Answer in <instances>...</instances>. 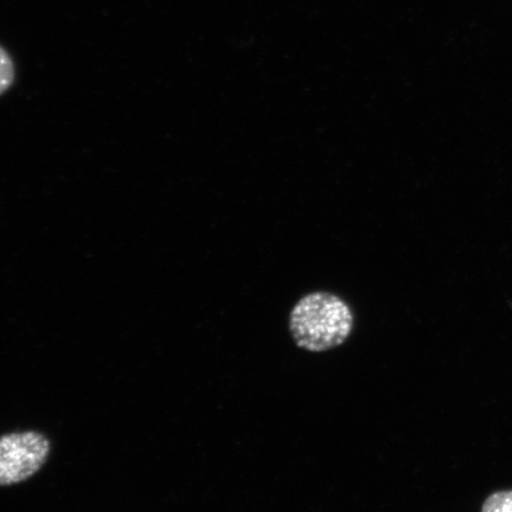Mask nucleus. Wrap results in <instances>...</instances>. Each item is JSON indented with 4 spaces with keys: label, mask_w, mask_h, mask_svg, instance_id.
Listing matches in <instances>:
<instances>
[{
    "label": "nucleus",
    "mask_w": 512,
    "mask_h": 512,
    "mask_svg": "<svg viewBox=\"0 0 512 512\" xmlns=\"http://www.w3.org/2000/svg\"><path fill=\"white\" fill-rule=\"evenodd\" d=\"M50 439L38 431L0 435V486H10L34 477L47 463Z\"/></svg>",
    "instance_id": "2"
},
{
    "label": "nucleus",
    "mask_w": 512,
    "mask_h": 512,
    "mask_svg": "<svg viewBox=\"0 0 512 512\" xmlns=\"http://www.w3.org/2000/svg\"><path fill=\"white\" fill-rule=\"evenodd\" d=\"M354 328V313L342 298L328 292L307 294L293 307L290 331L300 349L323 352L342 345Z\"/></svg>",
    "instance_id": "1"
},
{
    "label": "nucleus",
    "mask_w": 512,
    "mask_h": 512,
    "mask_svg": "<svg viewBox=\"0 0 512 512\" xmlns=\"http://www.w3.org/2000/svg\"><path fill=\"white\" fill-rule=\"evenodd\" d=\"M482 512H512V490L491 494L485 499Z\"/></svg>",
    "instance_id": "3"
},
{
    "label": "nucleus",
    "mask_w": 512,
    "mask_h": 512,
    "mask_svg": "<svg viewBox=\"0 0 512 512\" xmlns=\"http://www.w3.org/2000/svg\"><path fill=\"white\" fill-rule=\"evenodd\" d=\"M15 80V66L11 57L3 47H0V95L12 86Z\"/></svg>",
    "instance_id": "4"
}]
</instances>
